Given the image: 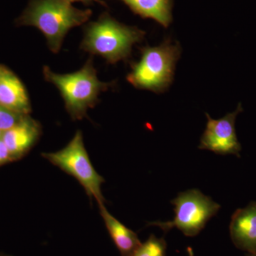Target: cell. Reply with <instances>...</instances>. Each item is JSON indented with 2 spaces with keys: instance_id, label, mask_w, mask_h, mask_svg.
Returning <instances> with one entry per match:
<instances>
[{
  "instance_id": "1",
  "label": "cell",
  "mask_w": 256,
  "mask_h": 256,
  "mask_svg": "<svg viewBox=\"0 0 256 256\" xmlns=\"http://www.w3.org/2000/svg\"><path fill=\"white\" fill-rule=\"evenodd\" d=\"M92 15V10L78 9L68 0H30L18 23L38 28L50 50L56 54L68 32L86 22Z\"/></svg>"
},
{
  "instance_id": "2",
  "label": "cell",
  "mask_w": 256,
  "mask_h": 256,
  "mask_svg": "<svg viewBox=\"0 0 256 256\" xmlns=\"http://www.w3.org/2000/svg\"><path fill=\"white\" fill-rule=\"evenodd\" d=\"M144 35L142 30L119 22L106 13L87 25L80 48L114 64L128 60L132 46L142 42Z\"/></svg>"
},
{
  "instance_id": "3",
  "label": "cell",
  "mask_w": 256,
  "mask_h": 256,
  "mask_svg": "<svg viewBox=\"0 0 256 256\" xmlns=\"http://www.w3.org/2000/svg\"><path fill=\"white\" fill-rule=\"evenodd\" d=\"M43 74L47 82H52L60 90L67 112L74 120L84 118L88 110L98 102L101 92L114 84L99 80L90 58L82 69L74 73L56 74L44 66Z\"/></svg>"
},
{
  "instance_id": "4",
  "label": "cell",
  "mask_w": 256,
  "mask_h": 256,
  "mask_svg": "<svg viewBox=\"0 0 256 256\" xmlns=\"http://www.w3.org/2000/svg\"><path fill=\"white\" fill-rule=\"evenodd\" d=\"M181 46L170 38L158 46L141 48V58L132 64L128 76L130 84L138 89L161 94L168 90L174 78L175 66Z\"/></svg>"
},
{
  "instance_id": "5",
  "label": "cell",
  "mask_w": 256,
  "mask_h": 256,
  "mask_svg": "<svg viewBox=\"0 0 256 256\" xmlns=\"http://www.w3.org/2000/svg\"><path fill=\"white\" fill-rule=\"evenodd\" d=\"M42 156L62 171L74 176L92 200L95 198L98 206L105 205V198L101 185L105 180L92 166L84 146L82 131L78 130L65 148L56 152L42 153Z\"/></svg>"
},
{
  "instance_id": "6",
  "label": "cell",
  "mask_w": 256,
  "mask_h": 256,
  "mask_svg": "<svg viewBox=\"0 0 256 256\" xmlns=\"http://www.w3.org/2000/svg\"><path fill=\"white\" fill-rule=\"evenodd\" d=\"M171 204L174 206V220L151 222L148 225L159 226L164 232L176 228L186 236H195L220 208L218 204L198 190L182 192Z\"/></svg>"
},
{
  "instance_id": "7",
  "label": "cell",
  "mask_w": 256,
  "mask_h": 256,
  "mask_svg": "<svg viewBox=\"0 0 256 256\" xmlns=\"http://www.w3.org/2000/svg\"><path fill=\"white\" fill-rule=\"evenodd\" d=\"M242 112V104L236 110L226 114L224 117L214 120L206 114V129L200 139L198 148L214 152L216 154H234L240 156L242 146L236 132L235 122L237 116Z\"/></svg>"
},
{
  "instance_id": "8",
  "label": "cell",
  "mask_w": 256,
  "mask_h": 256,
  "mask_svg": "<svg viewBox=\"0 0 256 256\" xmlns=\"http://www.w3.org/2000/svg\"><path fill=\"white\" fill-rule=\"evenodd\" d=\"M41 126L25 116L18 124L3 132L2 139L13 160L21 158L34 146L41 134Z\"/></svg>"
},
{
  "instance_id": "9",
  "label": "cell",
  "mask_w": 256,
  "mask_h": 256,
  "mask_svg": "<svg viewBox=\"0 0 256 256\" xmlns=\"http://www.w3.org/2000/svg\"><path fill=\"white\" fill-rule=\"evenodd\" d=\"M0 105L16 112L28 116L32 110L28 92L12 72L0 66Z\"/></svg>"
},
{
  "instance_id": "10",
  "label": "cell",
  "mask_w": 256,
  "mask_h": 256,
  "mask_svg": "<svg viewBox=\"0 0 256 256\" xmlns=\"http://www.w3.org/2000/svg\"><path fill=\"white\" fill-rule=\"evenodd\" d=\"M230 234L236 246L250 254L256 252V202L234 214Z\"/></svg>"
},
{
  "instance_id": "11",
  "label": "cell",
  "mask_w": 256,
  "mask_h": 256,
  "mask_svg": "<svg viewBox=\"0 0 256 256\" xmlns=\"http://www.w3.org/2000/svg\"><path fill=\"white\" fill-rule=\"evenodd\" d=\"M99 208L108 232L121 256H132L142 244L137 234L114 218L106 208L105 205L99 206Z\"/></svg>"
},
{
  "instance_id": "12",
  "label": "cell",
  "mask_w": 256,
  "mask_h": 256,
  "mask_svg": "<svg viewBox=\"0 0 256 256\" xmlns=\"http://www.w3.org/2000/svg\"><path fill=\"white\" fill-rule=\"evenodd\" d=\"M134 14L142 18H152L164 28L172 21V0H120Z\"/></svg>"
},
{
  "instance_id": "13",
  "label": "cell",
  "mask_w": 256,
  "mask_h": 256,
  "mask_svg": "<svg viewBox=\"0 0 256 256\" xmlns=\"http://www.w3.org/2000/svg\"><path fill=\"white\" fill-rule=\"evenodd\" d=\"M166 242L163 238L151 235L142 242L132 256H166Z\"/></svg>"
},
{
  "instance_id": "14",
  "label": "cell",
  "mask_w": 256,
  "mask_h": 256,
  "mask_svg": "<svg viewBox=\"0 0 256 256\" xmlns=\"http://www.w3.org/2000/svg\"><path fill=\"white\" fill-rule=\"evenodd\" d=\"M25 116L16 114L0 105V130L4 132L18 124Z\"/></svg>"
},
{
  "instance_id": "15",
  "label": "cell",
  "mask_w": 256,
  "mask_h": 256,
  "mask_svg": "<svg viewBox=\"0 0 256 256\" xmlns=\"http://www.w3.org/2000/svg\"><path fill=\"white\" fill-rule=\"evenodd\" d=\"M13 160L2 139H0V165Z\"/></svg>"
},
{
  "instance_id": "16",
  "label": "cell",
  "mask_w": 256,
  "mask_h": 256,
  "mask_svg": "<svg viewBox=\"0 0 256 256\" xmlns=\"http://www.w3.org/2000/svg\"><path fill=\"white\" fill-rule=\"evenodd\" d=\"M70 2H82L84 4H92V2H99L101 4H104V2H101L100 0H68Z\"/></svg>"
},
{
  "instance_id": "17",
  "label": "cell",
  "mask_w": 256,
  "mask_h": 256,
  "mask_svg": "<svg viewBox=\"0 0 256 256\" xmlns=\"http://www.w3.org/2000/svg\"><path fill=\"white\" fill-rule=\"evenodd\" d=\"M3 132H2V131L0 130V139H1L2 137Z\"/></svg>"
},
{
  "instance_id": "18",
  "label": "cell",
  "mask_w": 256,
  "mask_h": 256,
  "mask_svg": "<svg viewBox=\"0 0 256 256\" xmlns=\"http://www.w3.org/2000/svg\"><path fill=\"white\" fill-rule=\"evenodd\" d=\"M249 256H256V252H252V254H250V255Z\"/></svg>"
}]
</instances>
